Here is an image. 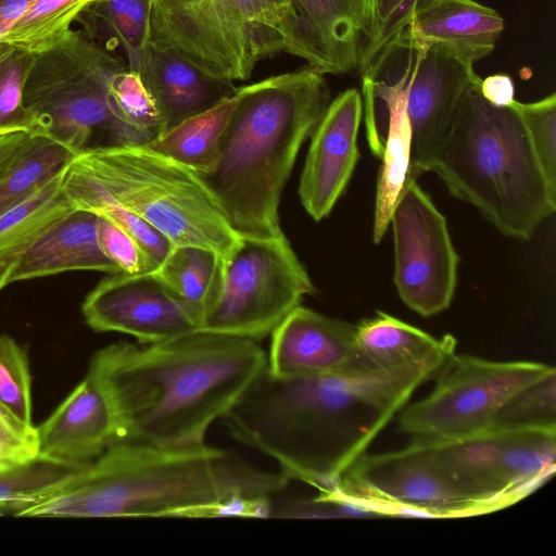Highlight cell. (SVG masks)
<instances>
[{"mask_svg":"<svg viewBox=\"0 0 556 556\" xmlns=\"http://www.w3.org/2000/svg\"><path fill=\"white\" fill-rule=\"evenodd\" d=\"M455 348L392 369L320 377L281 378L266 366L218 421L233 440L273 458L287 479L326 491Z\"/></svg>","mask_w":556,"mask_h":556,"instance_id":"1","label":"cell"},{"mask_svg":"<svg viewBox=\"0 0 556 556\" xmlns=\"http://www.w3.org/2000/svg\"><path fill=\"white\" fill-rule=\"evenodd\" d=\"M266 366L257 341L198 330L153 344H110L87 374L112 405L119 440L186 444L205 441Z\"/></svg>","mask_w":556,"mask_h":556,"instance_id":"2","label":"cell"},{"mask_svg":"<svg viewBox=\"0 0 556 556\" xmlns=\"http://www.w3.org/2000/svg\"><path fill=\"white\" fill-rule=\"evenodd\" d=\"M289 481L205 441L117 440L18 517L249 516Z\"/></svg>","mask_w":556,"mask_h":556,"instance_id":"3","label":"cell"},{"mask_svg":"<svg viewBox=\"0 0 556 556\" xmlns=\"http://www.w3.org/2000/svg\"><path fill=\"white\" fill-rule=\"evenodd\" d=\"M236 98L217 161L198 175L240 237H278L282 190L330 91L325 75L307 65L237 87Z\"/></svg>","mask_w":556,"mask_h":556,"instance_id":"4","label":"cell"},{"mask_svg":"<svg viewBox=\"0 0 556 556\" xmlns=\"http://www.w3.org/2000/svg\"><path fill=\"white\" fill-rule=\"evenodd\" d=\"M480 81L464 93L428 172L501 233L529 240L555 212L556 189L518 112L489 103Z\"/></svg>","mask_w":556,"mask_h":556,"instance_id":"5","label":"cell"},{"mask_svg":"<svg viewBox=\"0 0 556 556\" xmlns=\"http://www.w3.org/2000/svg\"><path fill=\"white\" fill-rule=\"evenodd\" d=\"M73 161L174 245L206 248L225 261L240 241L198 173L147 144L89 149Z\"/></svg>","mask_w":556,"mask_h":556,"instance_id":"6","label":"cell"},{"mask_svg":"<svg viewBox=\"0 0 556 556\" xmlns=\"http://www.w3.org/2000/svg\"><path fill=\"white\" fill-rule=\"evenodd\" d=\"M127 66L83 29H71L39 52L23 89L24 106L46 136L75 154L86 150L143 144L119 124L108 101L109 78Z\"/></svg>","mask_w":556,"mask_h":556,"instance_id":"7","label":"cell"},{"mask_svg":"<svg viewBox=\"0 0 556 556\" xmlns=\"http://www.w3.org/2000/svg\"><path fill=\"white\" fill-rule=\"evenodd\" d=\"M315 502L381 516L462 518L501 509L469 490L421 438L397 451L363 454Z\"/></svg>","mask_w":556,"mask_h":556,"instance_id":"8","label":"cell"},{"mask_svg":"<svg viewBox=\"0 0 556 556\" xmlns=\"http://www.w3.org/2000/svg\"><path fill=\"white\" fill-rule=\"evenodd\" d=\"M313 281L285 233L271 238L240 237L224 261L218 294L200 330L258 341L285 320Z\"/></svg>","mask_w":556,"mask_h":556,"instance_id":"9","label":"cell"},{"mask_svg":"<svg viewBox=\"0 0 556 556\" xmlns=\"http://www.w3.org/2000/svg\"><path fill=\"white\" fill-rule=\"evenodd\" d=\"M473 65L445 47L420 43L401 29L361 73L397 89L404 98L412 131L408 178L428 173L464 93L481 80Z\"/></svg>","mask_w":556,"mask_h":556,"instance_id":"10","label":"cell"},{"mask_svg":"<svg viewBox=\"0 0 556 556\" xmlns=\"http://www.w3.org/2000/svg\"><path fill=\"white\" fill-rule=\"evenodd\" d=\"M553 369L535 362H494L454 353L437 374L432 392L402 410L399 429L431 440L485 431L508 399Z\"/></svg>","mask_w":556,"mask_h":556,"instance_id":"11","label":"cell"},{"mask_svg":"<svg viewBox=\"0 0 556 556\" xmlns=\"http://www.w3.org/2000/svg\"><path fill=\"white\" fill-rule=\"evenodd\" d=\"M394 283L401 300L424 317L454 298L459 256L446 218L417 179L407 178L393 207Z\"/></svg>","mask_w":556,"mask_h":556,"instance_id":"12","label":"cell"},{"mask_svg":"<svg viewBox=\"0 0 556 556\" xmlns=\"http://www.w3.org/2000/svg\"><path fill=\"white\" fill-rule=\"evenodd\" d=\"M427 440L469 490L501 509L530 495L556 468V432L489 429L458 439Z\"/></svg>","mask_w":556,"mask_h":556,"instance_id":"13","label":"cell"},{"mask_svg":"<svg viewBox=\"0 0 556 556\" xmlns=\"http://www.w3.org/2000/svg\"><path fill=\"white\" fill-rule=\"evenodd\" d=\"M150 42L231 84L260 62L238 0H151Z\"/></svg>","mask_w":556,"mask_h":556,"instance_id":"14","label":"cell"},{"mask_svg":"<svg viewBox=\"0 0 556 556\" xmlns=\"http://www.w3.org/2000/svg\"><path fill=\"white\" fill-rule=\"evenodd\" d=\"M81 312L94 331L129 334L140 344L200 330L194 313L153 273L110 275L88 293Z\"/></svg>","mask_w":556,"mask_h":556,"instance_id":"15","label":"cell"},{"mask_svg":"<svg viewBox=\"0 0 556 556\" xmlns=\"http://www.w3.org/2000/svg\"><path fill=\"white\" fill-rule=\"evenodd\" d=\"M363 98L350 88L329 102L312 132L299 195L316 222L327 217L343 195L359 159Z\"/></svg>","mask_w":556,"mask_h":556,"instance_id":"16","label":"cell"},{"mask_svg":"<svg viewBox=\"0 0 556 556\" xmlns=\"http://www.w3.org/2000/svg\"><path fill=\"white\" fill-rule=\"evenodd\" d=\"M267 368L277 377L302 378L366 369L356 345V325L298 306L270 334Z\"/></svg>","mask_w":556,"mask_h":556,"instance_id":"17","label":"cell"},{"mask_svg":"<svg viewBox=\"0 0 556 556\" xmlns=\"http://www.w3.org/2000/svg\"><path fill=\"white\" fill-rule=\"evenodd\" d=\"M36 434L37 456L72 467L90 463L119 440L112 405L88 374Z\"/></svg>","mask_w":556,"mask_h":556,"instance_id":"18","label":"cell"},{"mask_svg":"<svg viewBox=\"0 0 556 556\" xmlns=\"http://www.w3.org/2000/svg\"><path fill=\"white\" fill-rule=\"evenodd\" d=\"M129 68L140 74L151 92L161 116L162 134L213 108L237 89L233 84L211 77L173 51L151 42Z\"/></svg>","mask_w":556,"mask_h":556,"instance_id":"19","label":"cell"},{"mask_svg":"<svg viewBox=\"0 0 556 556\" xmlns=\"http://www.w3.org/2000/svg\"><path fill=\"white\" fill-rule=\"evenodd\" d=\"M308 50L307 65L324 75L358 72L370 24L369 0H291Z\"/></svg>","mask_w":556,"mask_h":556,"instance_id":"20","label":"cell"},{"mask_svg":"<svg viewBox=\"0 0 556 556\" xmlns=\"http://www.w3.org/2000/svg\"><path fill=\"white\" fill-rule=\"evenodd\" d=\"M504 28L496 10L475 0H419L402 29L420 43L445 47L475 64L492 53Z\"/></svg>","mask_w":556,"mask_h":556,"instance_id":"21","label":"cell"},{"mask_svg":"<svg viewBox=\"0 0 556 556\" xmlns=\"http://www.w3.org/2000/svg\"><path fill=\"white\" fill-rule=\"evenodd\" d=\"M98 218L84 210L64 216L17 257L9 283L73 270L122 273L100 248Z\"/></svg>","mask_w":556,"mask_h":556,"instance_id":"22","label":"cell"},{"mask_svg":"<svg viewBox=\"0 0 556 556\" xmlns=\"http://www.w3.org/2000/svg\"><path fill=\"white\" fill-rule=\"evenodd\" d=\"M371 92L374 102L381 101L387 110V132L380 157L382 165L377 184L372 240L379 243L389 226L393 207L408 178L412 131L402 93L388 85L362 77Z\"/></svg>","mask_w":556,"mask_h":556,"instance_id":"23","label":"cell"},{"mask_svg":"<svg viewBox=\"0 0 556 556\" xmlns=\"http://www.w3.org/2000/svg\"><path fill=\"white\" fill-rule=\"evenodd\" d=\"M456 343L453 336L440 339L390 314L378 311L356 325L361 364L369 370H384L427 358Z\"/></svg>","mask_w":556,"mask_h":556,"instance_id":"24","label":"cell"},{"mask_svg":"<svg viewBox=\"0 0 556 556\" xmlns=\"http://www.w3.org/2000/svg\"><path fill=\"white\" fill-rule=\"evenodd\" d=\"M67 165L0 215V262L14 263L47 230L75 210L63 189Z\"/></svg>","mask_w":556,"mask_h":556,"instance_id":"25","label":"cell"},{"mask_svg":"<svg viewBox=\"0 0 556 556\" xmlns=\"http://www.w3.org/2000/svg\"><path fill=\"white\" fill-rule=\"evenodd\" d=\"M237 102L236 91L213 108L193 115L147 146L198 174L213 168L219 142Z\"/></svg>","mask_w":556,"mask_h":556,"instance_id":"26","label":"cell"},{"mask_svg":"<svg viewBox=\"0 0 556 556\" xmlns=\"http://www.w3.org/2000/svg\"><path fill=\"white\" fill-rule=\"evenodd\" d=\"M73 160L67 165L63 189L75 210L92 212L121 227L137 241L157 269L175 245L141 217L121 205Z\"/></svg>","mask_w":556,"mask_h":556,"instance_id":"27","label":"cell"},{"mask_svg":"<svg viewBox=\"0 0 556 556\" xmlns=\"http://www.w3.org/2000/svg\"><path fill=\"white\" fill-rule=\"evenodd\" d=\"M75 22L108 50L122 47L132 67L150 43L151 0H96Z\"/></svg>","mask_w":556,"mask_h":556,"instance_id":"28","label":"cell"},{"mask_svg":"<svg viewBox=\"0 0 556 556\" xmlns=\"http://www.w3.org/2000/svg\"><path fill=\"white\" fill-rule=\"evenodd\" d=\"M224 260L198 245H175L153 273L198 317L216 299L223 279Z\"/></svg>","mask_w":556,"mask_h":556,"instance_id":"29","label":"cell"},{"mask_svg":"<svg viewBox=\"0 0 556 556\" xmlns=\"http://www.w3.org/2000/svg\"><path fill=\"white\" fill-rule=\"evenodd\" d=\"M260 61L289 53L308 63L300 17L291 0H238Z\"/></svg>","mask_w":556,"mask_h":556,"instance_id":"30","label":"cell"},{"mask_svg":"<svg viewBox=\"0 0 556 556\" xmlns=\"http://www.w3.org/2000/svg\"><path fill=\"white\" fill-rule=\"evenodd\" d=\"M76 155L46 136L34 135L30 143L0 178V215L43 186Z\"/></svg>","mask_w":556,"mask_h":556,"instance_id":"31","label":"cell"},{"mask_svg":"<svg viewBox=\"0 0 556 556\" xmlns=\"http://www.w3.org/2000/svg\"><path fill=\"white\" fill-rule=\"evenodd\" d=\"M79 468L37 456L0 470V513L20 516L47 498Z\"/></svg>","mask_w":556,"mask_h":556,"instance_id":"32","label":"cell"},{"mask_svg":"<svg viewBox=\"0 0 556 556\" xmlns=\"http://www.w3.org/2000/svg\"><path fill=\"white\" fill-rule=\"evenodd\" d=\"M108 101L115 119L139 137L143 144L162 134L157 105L140 74L127 66L108 81Z\"/></svg>","mask_w":556,"mask_h":556,"instance_id":"33","label":"cell"},{"mask_svg":"<svg viewBox=\"0 0 556 556\" xmlns=\"http://www.w3.org/2000/svg\"><path fill=\"white\" fill-rule=\"evenodd\" d=\"M96 0H35L1 38L39 53L66 35L78 15Z\"/></svg>","mask_w":556,"mask_h":556,"instance_id":"34","label":"cell"},{"mask_svg":"<svg viewBox=\"0 0 556 556\" xmlns=\"http://www.w3.org/2000/svg\"><path fill=\"white\" fill-rule=\"evenodd\" d=\"M489 429L556 432V370L508 399L494 415Z\"/></svg>","mask_w":556,"mask_h":556,"instance_id":"35","label":"cell"},{"mask_svg":"<svg viewBox=\"0 0 556 556\" xmlns=\"http://www.w3.org/2000/svg\"><path fill=\"white\" fill-rule=\"evenodd\" d=\"M37 54L0 39V136L22 130L35 134L36 122L24 106L23 89Z\"/></svg>","mask_w":556,"mask_h":556,"instance_id":"36","label":"cell"},{"mask_svg":"<svg viewBox=\"0 0 556 556\" xmlns=\"http://www.w3.org/2000/svg\"><path fill=\"white\" fill-rule=\"evenodd\" d=\"M30 383L25 351L11 337L0 336V404L26 426H34Z\"/></svg>","mask_w":556,"mask_h":556,"instance_id":"37","label":"cell"},{"mask_svg":"<svg viewBox=\"0 0 556 556\" xmlns=\"http://www.w3.org/2000/svg\"><path fill=\"white\" fill-rule=\"evenodd\" d=\"M511 105L528 130L547 181L556 189V94L530 103L515 100Z\"/></svg>","mask_w":556,"mask_h":556,"instance_id":"38","label":"cell"},{"mask_svg":"<svg viewBox=\"0 0 556 556\" xmlns=\"http://www.w3.org/2000/svg\"><path fill=\"white\" fill-rule=\"evenodd\" d=\"M419 0H369L370 24L361 51L358 73L407 23L408 16Z\"/></svg>","mask_w":556,"mask_h":556,"instance_id":"39","label":"cell"},{"mask_svg":"<svg viewBox=\"0 0 556 556\" xmlns=\"http://www.w3.org/2000/svg\"><path fill=\"white\" fill-rule=\"evenodd\" d=\"M97 232L102 252L122 273L136 275L156 270L137 241L111 220L99 216Z\"/></svg>","mask_w":556,"mask_h":556,"instance_id":"40","label":"cell"},{"mask_svg":"<svg viewBox=\"0 0 556 556\" xmlns=\"http://www.w3.org/2000/svg\"><path fill=\"white\" fill-rule=\"evenodd\" d=\"M36 457V427L22 424L0 404V470Z\"/></svg>","mask_w":556,"mask_h":556,"instance_id":"41","label":"cell"},{"mask_svg":"<svg viewBox=\"0 0 556 556\" xmlns=\"http://www.w3.org/2000/svg\"><path fill=\"white\" fill-rule=\"evenodd\" d=\"M479 88L482 97L494 106H509L515 101L514 81L507 74H493L481 78Z\"/></svg>","mask_w":556,"mask_h":556,"instance_id":"42","label":"cell"},{"mask_svg":"<svg viewBox=\"0 0 556 556\" xmlns=\"http://www.w3.org/2000/svg\"><path fill=\"white\" fill-rule=\"evenodd\" d=\"M34 138L28 131H14L0 136V178L21 155Z\"/></svg>","mask_w":556,"mask_h":556,"instance_id":"43","label":"cell"},{"mask_svg":"<svg viewBox=\"0 0 556 556\" xmlns=\"http://www.w3.org/2000/svg\"><path fill=\"white\" fill-rule=\"evenodd\" d=\"M35 0H0V39L22 17Z\"/></svg>","mask_w":556,"mask_h":556,"instance_id":"44","label":"cell"},{"mask_svg":"<svg viewBox=\"0 0 556 556\" xmlns=\"http://www.w3.org/2000/svg\"><path fill=\"white\" fill-rule=\"evenodd\" d=\"M14 263L0 262V290L9 285V278Z\"/></svg>","mask_w":556,"mask_h":556,"instance_id":"45","label":"cell"},{"mask_svg":"<svg viewBox=\"0 0 556 556\" xmlns=\"http://www.w3.org/2000/svg\"><path fill=\"white\" fill-rule=\"evenodd\" d=\"M0 515H1V513H0Z\"/></svg>","mask_w":556,"mask_h":556,"instance_id":"46","label":"cell"}]
</instances>
